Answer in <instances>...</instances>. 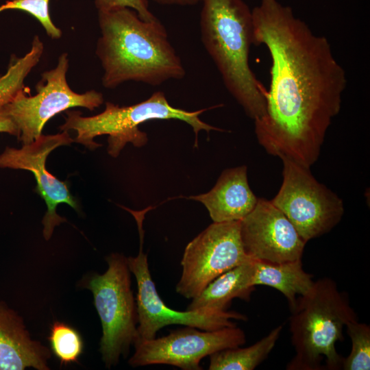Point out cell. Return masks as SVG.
<instances>
[{
  "instance_id": "603a6c76",
  "label": "cell",
  "mask_w": 370,
  "mask_h": 370,
  "mask_svg": "<svg viewBox=\"0 0 370 370\" xmlns=\"http://www.w3.org/2000/svg\"><path fill=\"white\" fill-rule=\"evenodd\" d=\"M95 4L98 11L129 8L143 20L151 21L156 18L149 10L148 0H95Z\"/></svg>"
},
{
  "instance_id": "9a60e30c",
  "label": "cell",
  "mask_w": 370,
  "mask_h": 370,
  "mask_svg": "<svg viewBox=\"0 0 370 370\" xmlns=\"http://www.w3.org/2000/svg\"><path fill=\"white\" fill-rule=\"evenodd\" d=\"M49 349L32 340L21 317L0 300V370L49 369Z\"/></svg>"
},
{
  "instance_id": "277c9868",
  "label": "cell",
  "mask_w": 370,
  "mask_h": 370,
  "mask_svg": "<svg viewBox=\"0 0 370 370\" xmlns=\"http://www.w3.org/2000/svg\"><path fill=\"white\" fill-rule=\"evenodd\" d=\"M289 330L295 355L288 370L342 369L344 357L336 344L343 340L346 325L358 320L347 294L335 281L322 278L299 296L291 309Z\"/></svg>"
},
{
  "instance_id": "cb8c5ba5",
  "label": "cell",
  "mask_w": 370,
  "mask_h": 370,
  "mask_svg": "<svg viewBox=\"0 0 370 370\" xmlns=\"http://www.w3.org/2000/svg\"><path fill=\"white\" fill-rule=\"evenodd\" d=\"M5 132L17 136L18 130L8 117L0 113V133Z\"/></svg>"
},
{
  "instance_id": "5b68a950",
  "label": "cell",
  "mask_w": 370,
  "mask_h": 370,
  "mask_svg": "<svg viewBox=\"0 0 370 370\" xmlns=\"http://www.w3.org/2000/svg\"><path fill=\"white\" fill-rule=\"evenodd\" d=\"M210 108L187 111L172 106L162 91L153 92L147 99L129 106H119L111 102L106 103L105 110L95 116H83L79 111H66L65 122L60 130H74L77 135L74 142L80 143L90 150L101 147L94 138L108 135V153L116 158L127 143L136 147L147 144V135L138 126L150 120L176 119L192 127L195 134V147H197L198 133L204 130L224 131L212 126L199 119V115Z\"/></svg>"
},
{
  "instance_id": "e0dca14e",
  "label": "cell",
  "mask_w": 370,
  "mask_h": 370,
  "mask_svg": "<svg viewBox=\"0 0 370 370\" xmlns=\"http://www.w3.org/2000/svg\"><path fill=\"white\" fill-rule=\"evenodd\" d=\"M312 275L306 272L301 260L271 263L255 260L253 284L272 287L286 298L290 309L297 296L306 294L312 286Z\"/></svg>"
},
{
  "instance_id": "7c38bea8",
  "label": "cell",
  "mask_w": 370,
  "mask_h": 370,
  "mask_svg": "<svg viewBox=\"0 0 370 370\" xmlns=\"http://www.w3.org/2000/svg\"><path fill=\"white\" fill-rule=\"evenodd\" d=\"M74 142L69 132L62 131L54 135H41L34 142L20 149L7 147L0 155V168L23 169L32 172L36 179L35 191L44 199L47 210L42 219L43 236L48 241L54 227L66 221L56 212L58 206L66 204L78 211L77 200L70 193L67 181H61L46 168L49 154L55 149Z\"/></svg>"
},
{
  "instance_id": "d6986e66",
  "label": "cell",
  "mask_w": 370,
  "mask_h": 370,
  "mask_svg": "<svg viewBox=\"0 0 370 370\" xmlns=\"http://www.w3.org/2000/svg\"><path fill=\"white\" fill-rule=\"evenodd\" d=\"M43 49L42 42L35 36L29 51L22 58L12 59L7 72L0 76V108L25 87L24 80L40 61Z\"/></svg>"
},
{
  "instance_id": "3957f363",
  "label": "cell",
  "mask_w": 370,
  "mask_h": 370,
  "mask_svg": "<svg viewBox=\"0 0 370 370\" xmlns=\"http://www.w3.org/2000/svg\"><path fill=\"white\" fill-rule=\"evenodd\" d=\"M202 43L224 86L254 121L266 112L267 90L249 62L253 44L252 10L243 0H201Z\"/></svg>"
},
{
  "instance_id": "5bb4252c",
  "label": "cell",
  "mask_w": 370,
  "mask_h": 370,
  "mask_svg": "<svg viewBox=\"0 0 370 370\" xmlns=\"http://www.w3.org/2000/svg\"><path fill=\"white\" fill-rule=\"evenodd\" d=\"M247 171L245 165L225 169L210 191L186 198L202 203L213 222L241 221L258 199L249 187Z\"/></svg>"
},
{
  "instance_id": "30bf717a",
  "label": "cell",
  "mask_w": 370,
  "mask_h": 370,
  "mask_svg": "<svg viewBox=\"0 0 370 370\" xmlns=\"http://www.w3.org/2000/svg\"><path fill=\"white\" fill-rule=\"evenodd\" d=\"M249 258L242 243L240 221L213 222L186 245L176 292L192 299L216 278Z\"/></svg>"
},
{
  "instance_id": "2e32d148",
  "label": "cell",
  "mask_w": 370,
  "mask_h": 370,
  "mask_svg": "<svg viewBox=\"0 0 370 370\" xmlns=\"http://www.w3.org/2000/svg\"><path fill=\"white\" fill-rule=\"evenodd\" d=\"M254 273L255 260L249 258L213 280L192 299L186 310L223 312L235 298L249 301L255 289Z\"/></svg>"
},
{
  "instance_id": "52a82bcc",
  "label": "cell",
  "mask_w": 370,
  "mask_h": 370,
  "mask_svg": "<svg viewBox=\"0 0 370 370\" xmlns=\"http://www.w3.org/2000/svg\"><path fill=\"white\" fill-rule=\"evenodd\" d=\"M69 62L67 53L61 54L56 66L42 74L35 95H27L24 87L0 108V113L16 127L23 145L39 138L45 125L55 115L75 107L93 110L103 103L99 92L91 90L79 94L70 88L66 77Z\"/></svg>"
},
{
  "instance_id": "6da1fadb",
  "label": "cell",
  "mask_w": 370,
  "mask_h": 370,
  "mask_svg": "<svg viewBox=\"0 0 370 370\" xmlns=\"http://www.w3.org/2000/svg\"><path fill=\"white\" fill-rule=\"evenodd\" d=\"M252 21L253 44L264 45L271 59L266 112L254 121L258 142L269 154L310 168L340 112L345 70L328 39L278 0H261Z\"/></svg>"
},
{
  "instance_id": "8992f818",
  "label": "cell",
  "mask_w": 370,
  "mask_h": 370,
  "mask_svg": "<svg viewBox=\"0 0 370 370\" xmlns=\"http://www.w3.org/2000/svg\"><path fill=\"white\" fill-rule=\"evenodd\" d=\"M106 261V271L88 275L82 286L92 293L102 327L100 352L106 367L110 368L138 343V317L127 258L114 253Z\"/></svg>"
},
{
  "instance_id": "8fae6325",
  "label": "cell",
  "mask_w": 370,
  "mask_h": 370,
  "mask_svg": "<svg viewBox=\"0 0 370 370\" xmlns=\"http://www.w3.org/2000/svg\"><path fill=\"white\" fill-rule=\"evenodd\" d=\"M245 342L244 331L236 325L214 330L185 326L166 336L137 343L129 364L132 367L169 365L183 370H201L204 358Z\"/></svg>"
},
{
  "instance_id": "9c48e42d",
  "label": "cell",
  "mask_w": 370,
  "mask_h": 370,
  "mask_svg": "<svg viewBox=\"0 0 370 370\" xmlns=\"http://www.w3.org/2000/svg\"><path fill=\"white\" fill-rule=\"evenodd\" d=\"M149 209L134 211L126 208L136 221L140 238L138 255L127 258L130 271L137 284L138 343L156 338L157 332L166 325L179 324L202 330H214L236 326L234 319L246 321L245 315L236 311H177L165 304L156 290L149 271L147 255L143 251V221Z\"/></svg>"
},
{
  "instance_id": "7a4b0ae2",
  "label": "cell",
  "mask_w": 370,
  "mask_h": 370,
  "mask_svg": "<svg viewBox=\"0 0 370 370\" xmlns=\"http://www.w3.org/2000/svg\"><path fill=\"white\" fill-rule=\"evenodd\" d=\"M98 21L101 36L95 52L105 88L128 81L156 86L186 75L166 28L156 17L145 21L132 9L119 8L98 11Z\"/></svg>"
},
{
  "instance_id": "4fadbf2b",
  "label": "cell",
  "mask_w": 370,
  "mask_h": 370,
  "mask_svg": "<svg viewBox=\"0 0 370 370\" xmlns=\"http://www.w3.org/2000/svg\"><path fill=\"white\" fill-rule=\"evenodd\" d=\"M240 232L245 251L254 260L280 263L302 258L306 243L271 201L258 198L240 221Z\"/></svg>"
},
{
  "instance_id": "ba28073f",
  "label": "cell",
  "mask_w": 370,
  "mask_h": 370,
  "mask_svg": "<svg viewBox=\"0 0 370 370\" xmlns=\"http://www.w3.org/2000/svg\"><path fill=\"white\" fill-rule=\"evenodd\" d=\"M282 186L271 200L294 225L307 243L329 232L344 214L342 199L305 167L286 157Z\"/></svg>"
},
{
  "instance_id": "ac0fdd59",
  "label": "cell",
  "mask_w": 370,
  "mask_h": 370,
  "mask_svg": "<svg viewBox=\"0 0 370 370\" xmlns=\"http://www.w3.org/2000/svg\"><path fill=\"white\" fill-rule=\"evenodd\" d=\"M282 330L278 325L254 344L244 348H227L210 355L209 370H253L274 348Z\"/></svg>"
},
{
  "instance_id": "ffe728a7",
  "label": "cell",
  "mask_w": 370,
  "mask_h": 370,
  "mask_svg": "<svg viewBox=\"0 0 370 370\" xmlns=\"http://www.w3.org/2000/svg\"><path fill=\"white\" fill-rule=\"evenodd\" d=\"M53 354L61 365L77 362L83 352L84 343L78 331L60 321L54 322L48 337Z\"/></svg>"
},
{
  "instance_id": "7402d4cb",
  "label": "cell",
  "mask_w": 370,
  "mask_h": 370,
  "mask_svg": "<svg viewBox=\"0 0 370 370\" xmlns=\"http://www.w3.org/2000/svg\"><path fill=\"white\" fill-rule=\"evenodd\" d=\"M50 0H9L0 5V12L7 10L24 11L36 18L47 34L53 39L62 36V31L53 23L49 10Z\"/></svg>"
},
{
  "instance_id": "d4e9b609",
  "label": "cell",
  "mask_w": 370,
  "mask_h": 370,
  "mask_svg": "<svg viewBox=\"0 0 370 370\" xmlns=\"http://www.w3.org/2000/svg\"><path fill=\"white\" fill-rule=\"evenodd\" d=\"M153 1L161 5H180V6L195 5L201 1V0H153Z\"/></svg>"
},
{
  "instance_id": "44dd1931",
  "label": "cell",
  "mask_w": 370,
  "mask_h": 370,
  "mask_svg": "<svg viewBox=\"0 0 370 370\" xmlns=\"http://www.w3.org/2000/svg\"><path fill=\"white\" fill-rule=\"evenodd\" d=\"M352 341L349 354L343 358L342 369L369 370L370 369V327L358 320L346 325Z\"/></svg>"
}]
</instances>
